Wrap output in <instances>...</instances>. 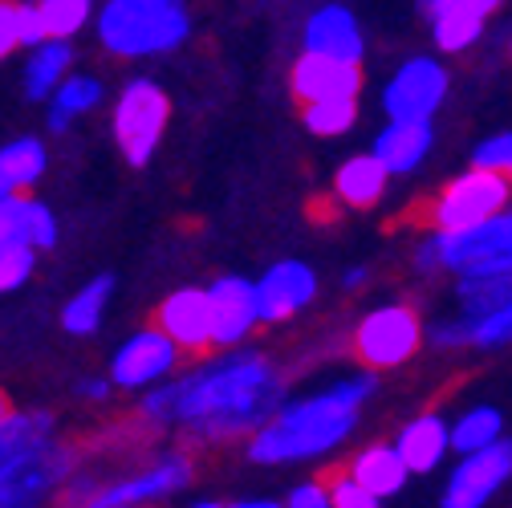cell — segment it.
Here are the masks:
<instances>
[{"instance_id": "29", "label": "cell", "mask_w": 512, "mask_h": 508, "mask_svg": "<svg viewBox=\"0 0 512 508\" xmlns=\"http://www.w3.org/2000/svg\"><path fill=\"white\" fill-rule=\"evenodd\" d=\"M301 122L313 135L322 139H338L358 122V102L354 98H317V102H301Z\"/></svg>"}, {"instance_id": "12", "label": "cell", "mask_w": 512, "mask_h": 508, "mask_svg": "<svg viewBox=\"0 0 512 508\" xmlns=\"http://www.w3.org/2000/svg\"><path fill=\"white\" fill-rule=\"evenodd\" d=\"M252 293H256V322L277 326V322H289L293 313H301L317 297V277L305 261H277L252 285Z\"/></svg>"}, {"instance_id": "8", "label": "cell", "mask_w": 512, "mask_h": 508, "mask_svg": "<svg viewBox=\"0 0 512 508\" xmlns=\"http://www.w3.org/2000/svg\"><path fill=\"white\" fill-rule=\"evenodd\" d=\"M419 342H423V322L411 305H382V309L366 313L354 334L358 358L374 370L403 366L407 358H415Z\"/></svg>"}, {"instance_id": "20", "label": "cell", "mask_w": 512, "mask_h": 508, "mask_svg": "<svg viewBox=\"0 0 512 508\" xmlns=\"http://www.w3.org/2000/svg\"><path fill=\"white\" fill-rule=\"evenodd\" d=\"M350 476L374 496V500H387L395 496L403 484H407V464L399 460V452L391 448V443H374V448H366L362 456H354L350 464Z\"/></svg>"}, {"instance_id": "5", "label": "cell", "mask_w": 512, "mask_h": 508, "mask_svg": "<svg viewBox=\"0 0 512 508\" xmlns=\"http://www.w3.org/2000/svg\"><path fill=\"white\" fill-rule=\"evenodd\" d=\"M167 118H171V102H167L163 86H155L151 78L126 82V90L114 106V139H118L122 159L131 167H147L155 147L163 143Z\"/></svg>"}, {"instance_id": "41", "label": "cell", "mask_w": 512, "mask_h": 508, "mask_svg": "<svg viewBox=\"0 0 512 508\" xmlns=\"http://www.w3.org/2000/svg\"><path fill=\"white\" fill-rule=\"evenodd\" d=\"M78 395H82V399H106V395H110V383H106V378H82Z\"/></svg>"}, {"instance_id": "28", "label": "cell", "mask_w": 512, "mask_h": 508, "mask_svg": "<svg viewBox=\"0 0 512 508\" xmlns=\"http://www.w3.org/2000/svg\"><path fill=\"white\" fill-rule=\"evenodd\" d=\"M0 175L13 183V192H25L45 175V147L41 139H13L9 147H0Z\"/></svg>"}, {"instance_id": "13", "label": "cell", "mask_w": 512, "mask_h": 508, "mask_svg": "<svg viewBox=\"0 0 512 508\" xmlns=\"http://www.w3.org/2000/svg\"><path fill=\"white\" fill-rule=\"evenodd\" d=\"M191 476H196L191 460H187V456H179V452H171V456H163L159 464L143 468L139 476L118 480V484H110L106 492H94V496H90V504H98V508H126V504L163 500V496H175L179 488H187V484H191Z\"/></svg>"}, {"instance_id": "22", "label": "cell", "mask_w": 512, "mask_h": 508, "mask_svg": "<svg viewBox=\"0 0 512 508\" xmlns=\"http://www.w3.org/2000/svg\"><path fill=\"white\" fill-rule=\"evenodd\" d=\"M70 57H74V53H70V41H66V37H45V41H37L33 53H29V66H25V94H29L33 102L49 98L53 86L66 78Z\"/></svg>"}, {"instance_id": "6", "label": "cell", "mask_w": 512, "mask_h": 508, "mask_svg": "<svg viewBox=\"0 0 512 508\" xmlns=\"http://www.w3.org/2000/svg\"><path fill=\"white\" fill-rule=\"evenodd\" d=\"M508 208V175L496 171H480L472 167L468 175L452 179L443 192L431 200L427 208V224L435 232H452V228H468L476 220H488L496 212Z\"/></svg>"}, {"instance_id": "36", "label": "cell", "mask_w": 512, "mask_h": 508, "mask_svg": "<svg viewBox=\"0 0 512 508\" xmlns=\"http://www.w3.org/2000/svg\"><path fill=\"white\" fill-rule=\"evenodd\" d=\"M472 167L508 175V171H512V139H508V135H492V139H484V143L472 151Z\"/></svg>"}, {"instance_id": "17", "label": "cell", "mask_w": 512, "mask_h": 508, "mask_svg": "<svg viewBox=\"0 0 512 508\" xmlns=\"http://www.w3.org/2000/svg\"><path fill=\"white\" fill-rule=\"evenodd\" d=\"M431 143H435V131L427 118H391L387 131L374 139L370 155L387 167V175H407L427 159Z\"/></svg>"}, {"instance_id": "19", "label": "cell", "mask_w": 512, "mask_h": 508, "mask_svg": "<svg viewBox=\"0 0 512 508\" xmlns=\"http://www.w3.org/2000/svg\"><path fill=\"white\" fill-rule=\"evenodd\" d=\"M399 460L407 464V472H435L439 460L447 456V423L439 415H419L411 419L403 431H399V443H395Z\"/></svg>"}, {"instance_id": "44", "label": "cell", "mask_w": 512, "mask_h": 508, "mask_svg": "<svg viewBox=\"0 0 512 508\" xmlns=\"http://www.w3.org/2000/svg\"><path fill=\"white\" fill-rule=\"evenodd\" d=\"M5 196H13V183H9L5 175H0V200H5Z\"/></svg>"}, {"instance_id": "32", "label": "cell", "mask_w": 512, "mask_h": 508, "mask_svg": "<svg viewBox=\"0 0 512 508\" xmlns=\"http://www.w3.org/2000/svg\"><path fill=\"white\" fill-rule=\"evenodd\" d=\"M94 5H98V0H41L37 13H41V21H45V33H49V37H66V41H70V37L90 21Z\"/></svg>"}, {"instance_id": "39", "label": "cell", "mask_w": 512, "mask_h": 508, "mask_svg": "<svg viewBox=\"0 0 512 508\" xmlns=\"http://www.w3.org/2000/svg\"><path fill=\"white\" fill-rule=\"evenodd\" d=\"M17 25H21V45H25V49H33L37 41L49 37V33H45V21H41V13H37L33 5H17Z\"/></svg>"}, {"instance_id": "15", "label": "cell", "mask_w": 512, "mask_h": 508, "mask_svg": "<svg viewBox=\"0 0 512 508\" xmlns=\"http://www.w3.org/2000/svg\"><path fill=\"white\" fill-rule=\"evenodd\" d=\"M293 94L301 102H317V98H358L362 90V70L358 61H342V57H326V53H301L293 78H289Z\"/></svg>"}, {"instance_id": "43", "label": "cell", "mask_w": 512, "mask_h": 508, "mask_svg": "<svg viewBox=\"0 0 512 508\" xmlns=\"http://www.w3.org/2000/svg\"><path fill=\"white\" fill-rule=\"evenodd\" d=\"M423 5V13H435V9H443V5H452V0H419Z\"/></svg>"}, {"instance_id": "40", "label": "cell", "mask_w": 512, "mask_h": 508, "mask_svg": "<svg viewBox=\"0 0 512 508\" xmlns=\"http://www.w3.org/2000/svg\"><path fill=\"white\" fill-rule=\"evenodd\" d=\"M285 504H289V508H326L330 496H326V484L309 480V484H297V488L285 496Z\"/></svg>"}, {"instance_id": "21", "label": "cell", "mask_w": 512, "mask_h": 508, "mask_svg": "<svg viewBox=\"0 0 512 508\" xmlns=\"http://www.w3.org/2000/svg\"><path fill=\"white\" fill-rule=\"evenodd\" d=\"M387 167H382L374 155H354L350 163L338 167V179H334V192L342 204L350 208H370L382 200V192H387Z\"/></svg>"}, {"instance_id": "35", "label": "cell", "mask_w": 512, "mask_h": 508, "mask_svg": "<svg viewBox=\"0 0 512 508\" xmlns=\"http://www.w3.org/2000/svg\"><path fill=\"white\" fill-rule=\"evenodd\" d=\"M326 496H330V504H338V508H374V504H382V500H374L350 472H334L330 484H326Z\"/></svg>"}, {"instance_id": "1", "label": "cell", "mask_w": 512, "mask_h": 508, "mask_svg": "<svg viewBox=\"0 0 512 508\" xmlns=\"http://www.w3.org/2000/svg\"><path fill=\"white\" fill-rule=\"evenodd\" d=\"M285 403V378L265 354H228L204 362L179 383H167L143 399L151 427H183L200 443L236 439L261 427Z\"/></svg>"}, {"instance_id": "9", "label": "cell", "mask_w": 512, "mask_h": 508, "mask_svg": "<svg viewBox=\"0 0 512 508\" xmlns=\"http://www.w3.org/2000/svg\"><path fill=\"white\" fill-rule=\"evenodd\" d=\"M512 472V448L508 439H492L476 452H464V460L456 464V472L447 476V492L443 504L447 508H484L508 480Z\"/></svg>"}, {"instance_id": "24", "label": "cell", "mask_w": 512, "mask_h": 508, "mask_svg": "<svg viewBox=\"0 0 512 508\" xmlns=\"http://www.w3.org/2000/svg\"><path fill=\"white\" fill-rule=\"evenodd\" d=\"M49 98H53L49 126L53 131H66L78 114H86V110H94L102 102V82L98 78H61Z\"/></svg>"}, {"instance_id": "2", "label": "cell", "mask_w": 512, "mask_h": 508, "mask_svg": "<svg viewBox=\"0 0 512 508\" xmlns=\"http://www.w3.org/2000/svg\"><path fill=\"white\" fill-rule=\"evenodd\" d=\"M374 391V378H346V383L309 395L297 403H281L261 427L252 431L248 460L252 464H297L330 456L350 439L362 403Z\"/></svg>"}, {"instance_id": "11", "label": "cell", "mask_w": 512, "mask_h": 508, "mask_svg": "<svg viewBox=\"0 0 512 508\" xmlns=\"http://www.w3.org/2000/svg\"><path fill=\"white\" fill-rule=\"evenodd\" d=\"M447 98V70L431 57H411L407 66H399V74L382 90V106L391 118H427L443 106Z\"/></svg>"}, {"instance_id": "42", "label": "cell", "mask_w": 512, "mask_h": 508, "mask_svg": "<svg viewBox=\"0 0 512 508\" xmlns=\"http://www.w3.org/2000/svg\"><path fill=\"white\" fill-rule=\"evenodd\" d=\"M362 281H366V269H350V273H346V281H342V285H346V289H358V285H362Z\"/></svg>"}, {"instance_id": "10", "label": "cell", "mask_w": 512, "mask_h": 508, "mask_svg": "<svg viewBox=\"0 0 512 508\" xmlns=\"http://www.w3.org/2000/svg\"><path fill=\"white\" fill-rule=\"evenodd\" d=\"M175 362H179V346L159 326L139 330L110 358V383L122 391H143V387L159 383V378H167L175 370Z\"/></svg>"}, {"instance_id": "25", "label": "cell", "mask_w": 512, "mask_h": 508, "mask_svg": "<svg viewBox=\"0 0 512 508\" xmlns=\"http://www.w3.org/2000/svg\"><path fill=\"white\" fill-rule=\"evenodd\" d=\"M500 435H504V415L496 407H472L447 427V452L464 456V452H476V448H484V443H492Z\"/></svg>"}, {"instance_id": "27", "label": "cell", "mask_w": 512, "mask_h": 508, "mask_svg": "<svg viewBox=\"0 0 512 508\" xmlns=\"http://www.w3.org/2000/svg\"><path fill=\"white\" fill-rule=\"evenodd\" d=\"M53 439V419L49 415H5L0 419V460L25 456L33 448H45Z\"/></svg>"}, {"instance_id": "38", "label": "cell", "mask_w": 512, "mask_h": 508, "mask_svg": "<svg viewBox=\"0 0 512 508\" xmlns=\"http://www.w3.org/2000/svg\"><path fill=\"white\" fill-rule=\"evenodd\" d=\"M13 49H21V25H17V5L0 0V61H5Z\"/></svg>"}, {"instance_id": "45", "label": "cell", "mask_w": 512, "mask_h": 508, "mask_svg": "<svg viewBox=\"0 0 512 508\" xmlns=\"http://www.w3.org/2000/svg\"><path fill=\"white\" fill-rule=\"evenodd\" d=\"M5 415H9V399H5V395H0V419H5Z\"/></svg>"}, {"instance_id": "30", "label": "cell", "mask_w": 512, "mask_h": 508, "mask_svg": "<svg viewBox=\"0 0 512 508\" xmlns=\"http://www.w3.org/2000/svg\"><path fill=\"white\" fill-rule=\"evenodd\" d=\"M508 273H484V277H460V317H476V313H488L496 305H512L508 301Z\"/></svg>"}, {"instance_id": "18", "label": "cell", "mask_w": 512, "mask_h": 508, "mask_svg": "<svg viewBox=\"0 0 512 508\" xmlns=\"http://www.w3.org/2000/svg\"><path fill=\"white\" fill-rule=\"evenodd\" d=\"M305 49L309 53H326V57H342V61H362V29L358 17L342 5H326L317 9L305 25Z\"/></svg>"}, {"instance_id": "14", "label": "cell", "mask_w": 512, "mask_h": 508, "mask_svg": "<svg viewBox=\"0 0 512 508\" xmlns=\"http://www.w3.org/2000/svg\"><path fill=\"white\" fill-rule=\"evenodd\" d=\"M208 293V317H212V346H240L256 326V293L244 277H220Z\"/></svg>"}, {"instance_id": "37", "label": "cell", "mask_w": 512, "mask_h": 508, "mask_svg": "<svg viewBox=\"0 0 512 508\" xmlns=\"http://www.w3.org/2000/svg\"><path fill=\"white\" fill-rule=\"evenodd\" d=\"M29 244L33 248H53L57 244V220L41 200H29Z\"/></svg>"}, {"instance_id": "16", "label": "cell", "mask_w": 512, "mask_h": 508, "mask_svg": "<svg viewBox=\"0 0 512 508\" xmlns=\"http://www.w3.org/2000/svg\"><path fill=\"white\" fill-rule=\"evenodd\" d=\"M159 330L183 350V354H208L212 350V317H208V293L204 289H175L159 305Z\"/></svg>"}, {"instance_id": "3", "label": "cell", "mask_w": 512, "mask_h": 508, "mask_svg": "<svg viewBox=\"0 0 512 508\" xmlns=\"http://www.w3.org/2000/svg\"><path fill=\"white\" fill-rule=\"evenodd\" d=\"M191 17L183 0H106L98 13V37L114 57H155L183 45Z\"/></svg>"}, {"instance_id": "26", "label": "cell", "mask_w": 512, "mask_h": 508, "mask_svg": "<svg viewBox=\"0 0 512 508\" xmlns=\"http://www.w3.org/2000/svg\"><path fill=\"white\" fill-rule=\"evenodd\" d=\"M110 293H114V277H94L82 293H74V301H66V309H61V326H66L70 334H94L102 326Z\"/></svg>"}, {"instance_id": "23", "label": "cell", "mask_w": 512, "mask_h": 508, "mask_svg": "<svg viewBox=\"0 0 512 508\" xmlns=\"http://www.w3.org/2000/svg\"><path fill=\"white\" fill-rule=\"evenodd\" d=\"M431 29H435L431 37H435V45L443 53H460V49H468V45L480 41L484 17L468 5V0H452V5H443V9L431 13Z\"/></svg>"}, {"instance_id": "4", "label": "cell", "mask_w": 512, "mask_h": 508, "mask_svg": "<svg viewBox=\"0 0 512 508\" xmlns=\"http://www.w3.org/2000/svg\"><path fill=\"white\" fill-rule=\"evenodd\" d=\"M415 265L423 273L447 269V273H460V277L512 273V220H508V212H496V216L476 220L468 228L431 232L415 252Z\"/></svg>"}, {"instance_id": "33", "label": "cell", "mask_w": 512, "mask_h": 508, "mask_svg": "<svg viewBox=\"0 0 512 508\" xmlns=\"http://www.w3.org/2000/svg\"><path fill=\"white\" fill-rule=\"evenodd\" d=\"M33 244H9V248H0V293H13L21 289L29 277H33Z\"/></svg>"}, {"instance_id": "34", "label": "cell", "mask_w": 512, "mask_h": 508, "mask_svg": "<svg viewBox=\"0 0 512 508\" xmlns=\"http://www.w3.org/2000/svg\"><path fill=\"white\" fill-rule=\"evenodd\" d=\"M9 244H29V200L17 192L0 200V248Z\"/></svg>"}, {"instance_id": "7", "label": "cell", "mask_w": 512, "mask_h": 508, "mask_svg": "<svg viewBox=\"0 0 512 508\" xmlns=\"http://www.w3.org/2000/svg\"><path fill=\"white\" fill-rule=\"evenodd\" d=\"M70 468H74V452L70 448H57L53 439L45 443V448H33L25 456L0 460V508L41 504L53 488L66 484Z\"/></svg>"}, {"instance_id": "31", "label": "cell", "mask_w": 512, "mask_h": 508, "mask_svg": "<svg viewBox=\"0 0 512 508\" xmlns=\"http://www.w3.org/2000/svg\"><path fill=\"white\" fill-rule=\"evenodd\" d=\"M512 334V305H496L488 313L476 317H460V338L464 346H480V350H496L504 346Z\"/></svg>"}]
</instances>
